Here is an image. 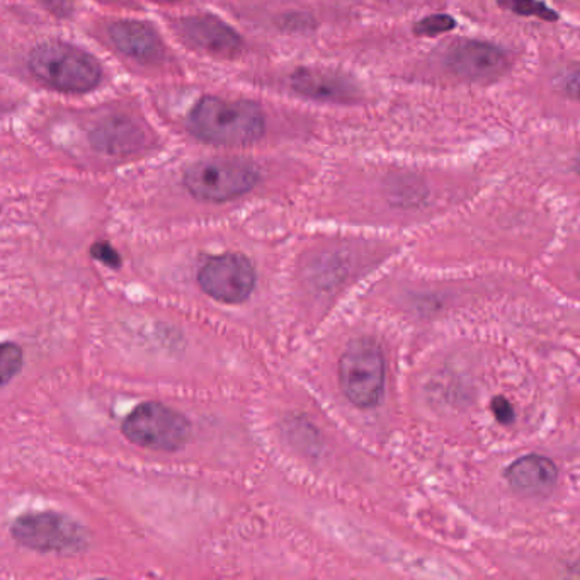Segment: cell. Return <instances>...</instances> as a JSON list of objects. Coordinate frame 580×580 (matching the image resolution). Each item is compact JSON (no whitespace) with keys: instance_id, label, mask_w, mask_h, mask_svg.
<instances>
[{"instance_id":"obj_10","label":"cell","mask_w":580,"mask_h":580,"mask_svg":"<svg viewBox=\"0 0 580 580\" xmlns=\"http://www.w3.org/2000/svg\"><path fill=\"white\" fill-rule=\"evenodd\" d=\"M112 44L130 59L155 63L162 59L164 47L154 27L140 21H120L109 29Z\"/></svg>"},{"instance_id":"obj_13","label":"cell","mask_w":580,"mask_h":580,"mask_svg":"<svg viewBox=\"0 0 580 580\" xmlns=\"http://www.w3.org/2000/svg\"><path fill=\"white\" fill-rule=\"evenodd\" d=\"M144 133L130 121H111L94 133L93 142L99 150L108 154H129L144 144Z\"/></svg>"},{"instance_id":"obj_2","label":"cell","mask_w":580,"mask_h":580,"mask_svg":"<svg viewBox=\"0 0 580 580\" xmlns=\"http://www.w3.org/2000/svg\"><path fill=\"white\" fill-rule=\"evenodd\" d=\"M33 74L48 86L67 93H86L101 81V67L86 51L63 44H48L29 57Z\"/></svg>"},{"instance_id":"obj_11","label":"cell","mask_w":580,"mask_h":580,"mask_svg":"<svg viewBox=\"0 0 580 580\" xmlns=\"http://www.w3.org/2000/svg\"><path fill=\"white\" fill-rule=\"evenodd\" d=\"M291 86L297 93L321 101L348 102L354 96L352 84L329 70H299L291 77Z\"/></svg>"},{"instance_id":"obj_17","label":"cell","mask_w":580,"mask_h":580,"mask_svg":"<svg viewBox=\"0 0 580 580\" xmlns=\"http://www.w3.org/2000/svg\"><path fill=\"white\" fill-rule=\"evenodd\" d=\"M90 252H93L94 259L101 261L106 266L114 267V269H118V267L121 266L120 254H118L111 245L105 244V242H97V244H94L93 251Z\"/></svg>"},{"instance_id":"obj_7","label":"cell","mask_w":580,"mask_h":580,"mask_svg":"<svg viewBox=\"0 0 580 580\" xmlns=\"http://www.w3.org/2000/svg\"><path fill=\"white\" fill-rule=\"evenodd\" d=\"M197 282L212 299L233 305L251 297L256 287V271L247 257L229 252L206 261Z\"/></svg>"},{"instance_id":"obj_14","label":"cell","mask_w":580,"mask_h":580,"mask_svg":"<svg viewBox=\"0 0 580 580\" xmlns=\"http://www.w3.org/2000/svg\"><path fill=\"white\" fill-rule=\"evenodd\" d=\"M23 351L20 346L12 342H2L0 345V387L9 384L23 367Z\"/></svg>"},{"instance_id":"obj_12","label":"cell","mask_w":580,"mask_h":580,"mask_svg":"<svg viewBox=\"0 0 580 580\" xmlns=\"http://www.w3.org/2000/svg\"><path fill=\"white\" fill-rule=\"evenodd\" d=\"M557 475L554 461L537 455L519 458L511 464V469L507 470V480L511 485L528 494H543L549 491L557 482Z\"/></svg>"},{"instance_id":"obj_1","label":"cell","mask_w":580,"mask_h":580,"mask_svg":"<svg viewBox=\"0 0 580 580\" xmlns=\"http://www.w3.org/2000/svg\"><path fill=\"white\" fill-rule=\"evenodd\" d=\"M190 124L194 135L208 144L247 147L264 135L266 121L254 102L203 97L191 111Z\"/></svg>"},{"instance_id":"obj_6","label":"cell","mask_w":580,"mask_h":580,"mask_svg":"<svg viewBox=\"0 0 580 580\" xmlns=\"http://www.w3.org/2000/svg\"><path fill=\"white\" fill-rule=\"evenodd\" d=\"M12 536L27 548L55 554H77L87 543L81 524L57 512L21 516L12 524Z\"/></svg>"},{"instance_id":"obj_16","label":"cell","mask_w":580,"mask_h":580,"mask_svg":"<svg viewBox=\"0 0 580 580\" xmlns=\"http://www.w3.org/2000/svg\"><path fill=\"white\" fill-rule=\"evenodd\" d=\"M455 20L446 14H436V16L426 17L415 24L414 32L419 36H437L442 33L451 32L455 27Z\"/></svg>"},{"instance_id":"obj_5","label":"cell","mask_w":580,"mask_h":580,"mask_svg":"<svg viewBox=\"0 0 580 580\" xmlns=\"http://www.w3.org/2000/svg\"><path fill=\"white\" fill-rule=\"evenodd\" d=\"M130 442L154 451H178L190 439L191 426L184 415L159 402L136 407L123 422Z\"/></svg>"},{"instance_id":"obj_3","label":"cell","mask_w":580,"mask_h":580,"mask_svg":"<svg viewBox=\"0 0 580 580\" xmlns=\"http://www.w3.org/2000/svg\"><path fill=\"white\" fill-rule=\"evenodd\" d=\"M259 181V172L247 160L209 159L194 164L184 176L188 191L202 202H230L249 193Z\"/></svg>"},{"instance_id":"obj_15","label":"cell","mask_w":580,"mask_h":580,"mask_svg":"<svg viewBox=\"0 0 580 580\" xmlns=\"http://www.w3.org/2000/svg\"><path fill=\"white\" fill-rule=\"evenodd\" d=\"M500 8L516 12L519 16H534L545 21H557V12L552 11L548 5L540 0H497Z\"/></svg>"},{"instance_id":"obj_8","label":"cell","mask_w":580,"mask_h":580,"mask_svg":"<svg viewBox=\"0 0 580 580\" xmlns=\"http://www.w3.org/2000/svg\"><path fill=\"white\" fill-rule=\"evenodd\" d=\"M449 69L469 81H492L507 69L506 53L494 45L464 41L451 48L446 59Z\"/></svg>"},{"instance_id":"obj_4","label":"cell","mask_w":580,"mask_h":580,"mask_svg":"<svg viewBox=\"0 0 580 580\" xmlns=\"http://www.w3.org/2000/svg\"><path fill=\"white\" fill-rule=\"evenodd\" d=\"M342 391L361 409L375 407L385 390V360L382 349L372 341L352 342L339 363Z\"/></svg>"},{"instance_id":"obj_19","label":"cell","mask_w":580,"mask_h":580,"mask_svg":"<svg viewBox=\"0 0 580 580\" xmlns=\"http://www.w3.org/2000/svg\"><path fill=\"white\" fill-rule=\"evenodd\" d=\"M160 2H178V0H160Z\"/></svg>"},{"instance_id":"obj_9","label":"cell","mask_w":580,"mask_h":580,"mask_svg":"<svg viewBox=\"0 0 580 580\" xmlns=\"http://www.w3.org/2000/svg\"><path fill=\"white\" fill-rule=\"evenodd\" d=\"M181 32L194 47L218 57H233L242 47V39L232 27L209 14L182 21Z\"/></svg>"},{"instance_id":"obj_18","label":"cell","mask_w":580,"mask_h":580,"mask_svg":"<svg viewBox=\"0 0 580 580\" xmlns=\"http://www.w3.org/2000/svg\"><path fill=\"white\" fill-rule=\"evenodd\" d=\"M492 410H494L497 421L503 422V424H509L515 419V409L506 399H495L492 403Z\"/></svg>"}]
</instances>
